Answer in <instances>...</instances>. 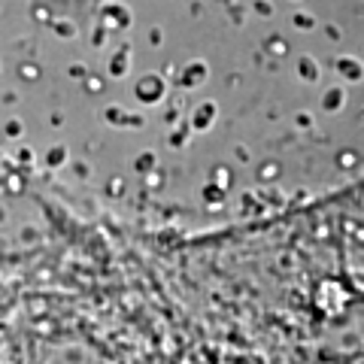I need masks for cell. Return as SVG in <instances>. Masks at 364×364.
<instances>
[{"label":"cell","mask_w":364,"mask_h":364,"mask_svg":"<svg viewBox=\"0 0 364 364\" xmlns=\"http://www.w3.org/2000/svg\"><path fill=\"white\" fill-rule=\"evenodd\" d=\"M55 9H67V13H82V9H91L97 0H49Z\"/></svg>","instance_id":"1"}]
</instances>
